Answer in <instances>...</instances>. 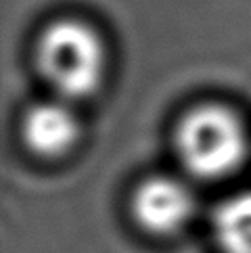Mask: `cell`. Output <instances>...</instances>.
I'll return each instance as SVG.
<instances>
[{"label": "cell", "instance_id": "cell-4", "mask_svg": "<svg viewBox=\"0 0 251 253\" xmlns=\"http://www.w3.org/2000/svg\"><path fill=\"white\" fill-rule=\"evenodd\" d=\"M21 138L44 159L67 155L80 140V120L69 101L48 98L28 107L21 120Z\"/></svg>", "mask_w": 251, "mask_h": 253}, {"label": "cell", "instance_id": "cell-1", "mask_svg": "<svg viewBox=\"0 0 251 253\" xmlns=\"http://www.w3.org/2000/svg\"><path fill=\"white\" fill-rule=\"evenodd\" d=\"M36 67L57 98L84 101L105 80V42L92 25L80 19H57L38 36Z\"/></svg>", "mask_w": 251, "mask_h": 253}, {"label": "cell", "instance_id": "cell-3", "mask_svg": "<svg viewBox=\"0 0 251 253\" xmlns=\"http://www.w3.org/2000/svg\"><path fill=\"white\" fill-rule=\"evenodd\" d=\"M197 211L193 188L167 174L145 178L132 195V215L145 232L172 237L184 230Z\"/></svg>", "mask_w": 251, "mask_h": 253}, {"label": "cell", "instance_id": "cell-5", "mask_svg": "<svg viewBox=\"0 0 251 253\" xmlns=\"http://www.w3.org/2000/svg\"><path fill=\"white\" fill-rule=\"evenodd\" d=\"M209 224L220 253H251V191L222 199L213 207Z\"/></svg>", "mask_w": 251, "mask_h": 253}, {"label": "cell", "instance_id": "cell-2", "mask_svg": "<svg viewBox=\"0 0 251 253\" xmlns=\"http://www.w3.org/2000/svg\"><path fill=\"white\" fill-rule=\"evenodd\" d=\"M174 147L182 168L195 178L220 180L245 164L249 136L243 120L222 103L191 107L176 124Z\"/></svg>", "mask_w": 251, "mask_h": 253}]
</instances>
